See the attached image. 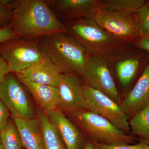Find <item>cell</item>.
<instances>
[{
	"label": "cell",
	"mask_w": 149,
	"mask_h": 149,
	"mask_svg": "<svg viewBox=\"0 0 149 149\" xmlns=\"http://www.w3.org/2000/svg\"><path fill=\"white\" fill-rule=\"evenodd\" d=\"M64 24L68 33L85 48L91 56L108 61L121 49L131 45L113 36L93 19H79Z\"/></svg>",
	"instance_id": "obj_3"
},
{
	"label": "cell",
	"mask_w": 149,
	"mask_h": 149,
	"mask_svg": "<svg viewBox=\"0 0 149 149\" xmlns=\"http://www.w3.org/2000/svg\"><path fill=\"white\" fill-rule=\"evenodd\" d=\"M25 149H45L44 135L39 118L21 119L12 117Z\"/></svg>",
	"instance_id": "obj_16"
},
{
	"label": "cell",
	"mask_w": 149,
	"mask_h": 149,
	"mask_svg": "<svg viewBox=\"0 0 149 149\" xmlns=\"http://www.w3.org/2000/svg\"><path fill=\"white\" fill-rule=\"evenodd\" d=\"M88 110L104 118L117 128L130 133L129 118L120 105L103 93L84 85Z\"/></svg>",
	"instance_id": "obj_10"
},
{
	"label": "cell",
	"mask_w": 149,
	"mask_h": 149,
	"mask_svg": "<svg viewBox=\"0 0 149 149\" xmlns=\"http://www.w3.org/2000/svg\"><path fill=\"white\" fill-rule=\"evenodd\" d=\"M28 90L16 75L10 72L0 83V101L12 115L21 119L34 118L36 112Z\"/></svg>",
	"instance_id": "obj_7"
},
{
	"label": "cell",
	"mask_w": 149,
	"mask_h": 149,
	"mask_svg": "<svg viewBox=\"0 0 149 149\" xmlns=\"http://www.w3.org/2000/svg\"><path fill=\"white\" fill-rule=\"evenodd\" d=\"M38 40L43 56L61 74L80 77L91 56L74 37L68 32H57Z\"/></svg>",
	"instance_id": "obj_2"
},
{
	"label": "cell",
	"mask_w": 149,
	"mask_h": 149,
	"mask_svg": "<svg viewBox=\"0 0 149 149\" xmlns=\"http://www.w3.org/2000/svg\"><path fill=\"white\" fill-rule=\"evenodd\" d=\"M10 112L0 101V133L6 127L8 123Z\"/></svg>",
	"instance_id": "obj_25"
},
{
	"label": "cell",
	"mask_w": 149,
	"mask_h": 149,
	"mask_svg": "<svg viewBox=\"0 0 149 149\" xmlns=\"http://www.w3.org/2000/svg\"><path fill=\"white\" fill-rule=\"evenodd\" d=\"M10 72L7 64L0 54V83Z\"/></svg>",
	"instance_id": "obj_27"
},
{
	"label": "cell",
	"mask_w": 149,
	"mask_h": 149,
	"mask_svg": "<svg viewBox=\"0 0 149 149\" xmlns=\"http://www.w3.org/2000/svg\"><path fill=\"white\" fill-rule=\"evenodd\" d=\"M52 123L57 129L67 149H84L88 139L58 109L47 113Z\"/></svg>",
	"instance_id": "obj_13"
},
{
	"label": "cell",
	"mask_w": 149,
	"mask_h": 149,
	"mask_svg": "<svg viewBox=\"0 0 149 149\" xmlns=\"http://www.w3.org/2000/svg\"><path fill=\"white\" fill-rule=\"evenodd\" d=\"M147 0H103L104 9L112 11H136Z\"/></svg>",
	"instance_id": "obj_21"
},
{
	"label": "cell",
	"mask_w": 149,
	"mask_h": 149,
	"mask_svg": "<svg viewBox=\"0 0 149 149\" xmlns=\"http://www.w3.org/2000/svg\"><path fill=\"white\" fill-rule=\"evenodd\" d=\"M83 86L79 76L61 74L57 86L59 92L57 108L70 114L79 111L88 110Z\"/></svg>",
	"instance_id": "obj_11"
},
{
	"label": "cell",
	"mask_w": 149,
	"mask_h": 149,
	"mask_svg": "<svg viewBox=\"0 0 149 149\" xmlns=\"http://www.w3.org/2000/svg\"><path fill=\"white\" fill-rule=\"evenodd\" d=\"M15 74L32 94L41 109L47 113L58 109L59 92L57 87L34 83L18 73Z\"/></svg>",
	"instance_id": "obj_17"
},
{
	"label": "cell",
	"mask_w": 149,
	"mask_h": 149,
	"mask_svg": "<svg viewBox=\"0 0 149 149\" xmlns=\"http://www.w3.org/2000/svg\"><path fill=\"white\" fill-rule=\"evenodd\" d=\"M0 139L4 149L22 148L20 135L13 118L9 119L6 127L0 133Z\"/></svg>",
	"instance_id": "obj_20"
},
{
	"label": "cell",
	"mask_w": 149,
	"mask_h": 149,
	"mask_svg": "<svg viewBox=\"0 0 149 149\" xmlns=\"http://www.w3.org/2000/svg\"><path fill=\"white\" fill-rule=\"evenodd\" d=\"M58 18L66 22L81 18L93 19L104 8L103 0L46 1Z\"/></svg>",
	"instance_id": "obj_12"
},
{
	"label": "cell",
	"mask_w": 149,
	"mask_h": 149,
	"mask_svg": "<svg viewBox=\"0 0 149 149\" xmlns=\"http://www.w3.org/2000/svg\"><path fill=\"white\" fill-rule=\"evenodd\" d=\"M129 122L131 135L149 139V104L130 117Z\"/></svg>",
	"instance_id": "obj_19"
},
{
	"label": "cell",
	"mask_w": 149,
	"mask_h": 149,
	"mask_svg": "<svg viewBox=\"0 0 149 149\" xmlns=\"http://www.w3.org/2000/svg\"><path fill=\"white\" fill-rule=\"evenodd\" d=\"M21 149H23V148H22Z\"/></svg>",
	"instance_id": "obj_31"
},
{
	"label": "cell",
	"mask_w": 149,
	"mask_h": 149,
	"mask_svg": "<svg viewBox=\"0 0 149 149\" xmlns=\"http://www.w3.org/2000/svg\"><path fill=\"white\" fill-rule=\"evenodd\" d=\"M80 77L84 85L103 93L120 105L122 96L107 60L91 56Z\"/></svg>",
	"instance_id": "obj_9"
},
{
	"label": "cell",
	"mask_w": 149,
	"mask_h": 149,
	"mask_svg": "<svg viewBox=\"0 0 149 149\" xmlns=\"http://www.w3.org/2000/svg\"><path fill=\"white\" fill-rule=\"evenodd\" d=\"M16 73L31 82L56 87L58 85L61 74L43 56L39 61L31 66Z\"/></svg>",
	"instance_id": "obj_15"
},
{
	"label": "cell",
	"mask_w": 149,
	"mask_h": 149,
	"mask_svg": "<svg viewBox=\"0 0 149 149\" xmlns=\"http://www.w3.org/2000/svg\"><path fill=\"white\" fill-rule=\"evenodd\" d=\"M142 37L149 36V0L136 11Z\"/></svg>",
	"instance_id": "obj_22"
},
{
	"label": "cell",
	"mask_w": 149,
	"mask_h": 149,
	"mask_svg": "<svg viewBox=\"0 0 149 149\" xmlns=\"http://www.w3.org/2000/svg\"><path fill=\"white\" fill-rule=\"evenodd\" d=\"M84 149H99L97 143L95 141L88 139Z\"/></svg>",
	"instance_id": "obj_29"
},
{
	"label": "cell",
	"mask_w": 149,
	"mask_h": 149,
	"mask_svg": "<svg viewBox=\"0 0 149 149\" xmlns=\"http://www.w3.org/2000/svg\"><path fill=\"white\" fill-rule=\"evenodd\" d=\"M17 38L18 37L11 29L9 25L0 28V43Z\"/></svg>",
	"instance_id": "obj_26"
},
{
	"label": "cell",
	"mask_w": 149,
	"mask_h": 149,
	"mask_svg": "<svg viewBox=\"0 0 149 149\" xmlns=\"http://www.w3.org/2000/svg\"><path fill=\"white\" fill-rule=\"evenodd\" d=\"M38 118L42 125L45 149H67L57 129L51 122L47 113L40 108Z\"/></svg>",
	"instance_id": "obj_18"
},
{
	"label": "cell",
	"mask_w": 149,
	"mask_h": 149,
	"mask_svg": "<svg viewBox=\"0 0 149 149\" xmlns=\"http://www.w3.org/2000/svg\"><path fill=\"white\" fill-rule=\"evenodd\" d=\"M0 149H4V147L3 146L2 143L1 141V139H0Z\"/></svg>",
	"instance_id": "obj_30"
},
{
	"label": "cell",
	"mask_w": 149,
	"mask_h": 149,
	"mask_svg": "<svg viewBox=\"0 0 149 149\" xmlns=\"http://www.w3.org/2000/svg\"><path fill=\"white\" fill-rule=\"evenodd\" d=\"M108 62L118 91L125 96L149 64V53L129 45L118 51Z\"/></svg>",
	"instance_id": "obj_4"
},
{
	"label": "cell",
	"mask_w": 149,
	"mask_h": 149,
	"mask_svg": "<svg viewBox=\"0 0 149 149\" xmlns=\"http://www.w3.org/2000/svg\"><path fill=\"white\" fill-rule=\"evenodd\" d=\"M93 19L113 36L128 44L136 45L142 37L136 11H112L103 9Z\"/></svg>",
	"instance_id": "obj_6"
},
{
	"label": "cell",
	"mask_w": 149,
	"mask_h": 149,
	"mask_svg": "<svg viewBox=\"0 0 149 149\" xmlns=\"http://www.w3.org/2000/svg\"><path fill=\"white\" fill-rule=\"evenodd\" d=\"M135 46L149 53V36L141 37L139 42Z\"/></svg>",
	"instance_id": "obj_28"
},
{
	"label": "cell",
	"mask_w": 149,
	"mask_h": 149,
	"mask_svg": "<svg viewBox=\"0 0 149 149\" xmlns=\"http://www.w3.org/2000/svg\"><path fill=\"white\" fill-rule=\"evenodd\" d=\"M77 124L88 135V139L109 145L133 144L136 136L120 130L109 120L88 110L79 111L70 113Z\"/></svg>",
	"instance_id": "obj_5"
},
{
	"label": "cell",
	"mask_w": 149,
	"mask_h": 149,
	"mask_svg": "<svg viewBox=\"0 0 149 149\" xmlns=\"http://www.w3.org/2000/svg\"><path fill=\"white\" fill-rule=\"evenodd\" d=\"M10 0H0V28L8 26L11 18L12 3Z\"/></svg>",
	"instance_id": "obj_23"
},
{
	"label": "cell",
	"mask_w": 149,
	"mask_h": 149,
	"mask_svg": "<svg viewBox=\"0 0 149 149\" xmlns=\"http://www.w3.org/2000/svg\"><path fill=\"white\" fill-rule=\"evenodd\" d=\"M149 104V64L132 89L122 98L120 108L129 118Z\"/></svg>",
	"instance_id": "obj_14"
},
{
	"label": "cell",
	"mask_w": 149,
	"mask_h": 149,
	"mask_svg": "<svg viewBox=\"0 0 149 149\" xmlns=\"http://www.w3.org/2000/svg\"><path fill=\"white\" fill-rule=\"evenodd\" d=\"M0 54L10 72L18 73L43 57L38 40L18 38L0 43Z\"/></svg>",
	"instance_id": "obj_8"
},
{
	"label": "cell",
	"mask_w": 149,
	"mask_h": 149,
	"mask_svg": "<svg viewBox=\"0 0 149 149\" xmlns=\"http://www.w3.org/2000/svg\"><path fill=\"white\" fill-rule=\"evenodd\" d=\"M11 18L9 26L19 38L38 40L57 33L68 32L46 1L17 0L12 3Z\"/></svg>",
	"instance_id": "obj_1"
},
{
	"label": "cell",
	"mask_w": 149,
	"mask_h": 149,
	"mask_svg": "<svg viewBox=\"0 0 149 149\" xmlns=\"http://www.w3.org/2000/svg\"><path fill=\"white\" fill-rule=\"evenodd\" d=\"M97 145L99 149H149V139H139L136 144L109 146L97 143Z\"/></svg>",
	"instance_id": "obj_24"
}]
</instances>
